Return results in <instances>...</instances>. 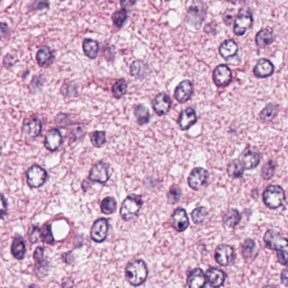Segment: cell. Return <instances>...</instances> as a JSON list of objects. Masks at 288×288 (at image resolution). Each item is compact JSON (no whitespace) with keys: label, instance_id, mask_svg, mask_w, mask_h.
Listing matches in <instances>:
<instances>
[{"label":"cell","instance_id":"cell-1","mask_svg":"<svg viewBox=\"0 0 288 288\" xmlns=\"http://www.w3.org/2000/svg\"><path fill=\"white\" fill-rule=\"evenodd\" d=\"M266 248L277 252V259L282 265H288V239L277 231L269 229L264 236Z\"/></svg>","mask_w":288,"mask_h":288},{"label":"cell","instance_id":"cell-2","mask_svg":"<svg viewBox=\"0 0 288 288\" xmlns=\"http://www.w3.org/2000/svg\"><path fill=\"white\" fill-rule=\"evenodd\" d=\"M124 273L130 285L139 287L146 282L149 270L143 259H135L128 263Z\"/></svg>","mask_w":288,"mask_h":288},{"label":"cell","instance_id":"cell-3","mask_svg":"<svg viewBox=\"0 0 288 288\" xmlns=\"http://www.w3.org/2000/svg\"><path fill=\"white\" fill-rule=\"evenodd\" d=\"M143 205V199L138 194H130L122 203L120 216L125 222H130L136 218Z\"/></svg>","mask_w":288,"mask_h":288},{"label":"cell","instance_id":"cell-4","mask_svg":"<svg viewBox=\"0 0 288 288\" xmlns=\"http://www.w3.org/2000/svg\"><path fill=\"white\" fill-rule=\"evenodd\" d=\"M263 202L271 210L283 206L286 200L285 191L280 185H269L263 192Z\"/></svg>","mask_w":288,"mask_h":288},{"label":"cell","instance_id":"cell-5","mask_svg":"<svg viewBox=\"0 0 288 288\" xmlns=\"http://www.w3.org/2000/svg\"><path fill=\"white\" fill-rule=\"evenodd\" d=\"M207 15V7L201 1H195L188 10L186 20L189 25L199 28Z\"/></svg>","mask_w":288,"mask_h":288},{"label":"cell","instance_id":"cell-6","mask_svg":"<svg viewBox=\"0 0 288 288\" xmlns=\"http://www.w3.org/2000/svg\"><path fill=\"white\" fill-rule=\"evenodd\" d=\"M253 15L249 9L246 8L240 9L239 14L234 19V34L238 37L243 36L253 25Z\"/></svg>","mask_w":288,"mask_h":288},{"label":"cell","instance_id":"cell-7","mask_svg":"<svg viewBox=\"0 0 288 288\" xmlns=\"http://www.w3.org/2000/svg\"><path fill=\"white\" fill-rule=\"evenodd\" d=\"M48 178L47 171L39 165H33L26 172L27 184L32 189L42 187L46 183Z\"/></svg>","mask_w":288,"mask_h":288},{"label":"cell","instance_id":"cell-8","mask_svg":"<svg viewBox=\"0 0 288 288\" xmlns=\"http://www.w3.org/2000/svg\"><path fill=\"white\" fill-rule=\"evenodd\" d=\"M236 258V253L233 246L222 243L216 247L215 250V259L221 266H228L234 262Z\"/></svg>","mask_w":288,"mask_h":288},{"label":"cell","instance_id":"cell-9","mask_svg":"<svg viewBox=\"0 0 288 288\" xmlns=\"http://www.w3.org/2000/svg\"><path fill=\"white\" fill-rule=\"evenodd\" d=\"M240 161L242 162L245 170H252L256 168L260 163L261 156L259 150L254 147L248 146L242 150L240 156Z\"/></svg>","mask_w":288,"mask_h":288},{"label":"cell","instance_id":"cell-10","mask_svg":"<svg viewBox=\"0 0 288 288\" xmlns=\"http://www.w3.org/2000/svg\"><path fill=\"white\" fill-rule=\"evenodd\" d=\"M209 179L208 171L203 167H195L190 173L188 178L189 186L193 191H199L206 185Z\"/></svg>","mask_w":288,"mask_h":288},{"label":"cell","instance_id":"cell-11","mask_svg":"<svg viewBox=\"0 0 288 288\" xmlns=\"http://www.w3.org/2000/svg\"><path fill=\"white\" fill-rule=\"evenodd\" d=\"M110 179L109 165L103 161L97 162L90 171L89 180L105 185Z\"/></svg>","mask_w":288,"mask_h":288},{"label":"cell","instance_id":"cell-12","mask_svg":"<svg viewBox=\"0 0 288 288\" xmlns=\"http://www.w3.org/2000/svg\"><path fill=\"white\" fill-rule=\"evenodd\" d=\"M109 231V222L106 218L96 220L91 230V238L96 242H102L107 240Z\"/></svg>","mask_w":288,"mask_h":288},{"label":"cell","instance_id":"cell-13","mask_svg":"<svg viewBox=\"0 0 288 288\" xmlns=\"http://www.w3.org/2000/svg\"><path fill=\"white\" fill-rule=\"evenodd\" d=\"M171 224L179 233H183L187 230L190 226L187 211L184 208H177L171 216Z\"/></svg>","mask_w":288,"mask_h":288},{"label":"cell","instance_id":"cell-14","mask_svg":"<svg viewBox=\"0 0 288 288\" xmlns=\"http://www.w3.org/2000/svg\"><path fill=\"white\" fill-rule=\"evenodd\" d=\"M152 107L158 116H164L169 112L172 107V100L166 93H160L153 99Z\"/></svg>","mask_w":288,"mask_h":288},{"label":"cell","instance_id":"cell-15","mask_svg":"<svg viewBox=\"0 0 288 288\" xmlns=\"http://www.w3.org/2000/svg\"><path fill=\"white\" fill-rule=\"evenodd\" d=\"M193 95V85L191 81H183L178 85L174 92V96L180 103H185Z\"/></svg>","mask_w":288,"mask_h":288},{"label":"cell","instance_id":"cell-16","mask_svg":"<svg viewBox=\"0 0 288 288\" xmlns=\"http://www.w3.org/2000/svg\"><path fill=\"white\" fill-rule=\"evenodd\" d=\"M233 78L232 70L226 64H220L214 69L213 81L217 87H226Z\"/></svg>","mask_w":288,"mask_h":288},{"label":"cell","instance_id":"cell-17","mask_svg":"<svg viewBox=\"0 0 288 288\" xmlns=\"http://www.w3.org/2000/svg\"><path fill=\"white\" fill-rule=\"evenodd\" d=\"M197 120H198V118H197L195 110L192 107H188L180 112L179 119H178V124L182 130H188L196 124Z\"/></svg>","mask_w":288,"mask_h":288},{"label":"cell","instance_id":"cell-18","mask_svg":"<svg viewBox=\"0 0 288 288\" xmlns=\"http://www.w3.org/2000/svg\"><path fill=\"white\" fill-rule=\"evenodd\" d=\"M42 130H43V124L40 119L32 118L24 123L22 132L26 139L32 140L40 136Z\"/></svg>","mask_w":288,"mask_h":288},{"label":"cell","instance_id":"cell-19","mask_svg":"<svg viewBox=\"0 0 288 288\" xmlns=\"http://www.w3.org/2000/svg\"><path fill=\"white\" fill-rule=\"evenodd\" d=\"M186 282L189 288H202L206 285L207 280L205 273L202 269L195 268L189 273Z\"/></svg>","mask_w":288,"mask_h":288},{"label":"cell","instance_id":"cell-20","mask_svg":"<svg viewBox=\"0 0 288 288\" xmlns=\"http://www.w3.org/2000/svg\"><path fill=\"white\" fill-rule=\"evenodd\" d=\"M205 277L209 285L212 288H221L224 285L227 278V275L224 271L216 267H210L206 273Z\"/></svg>","mask_w":288,"mask_h":288},{"label":"cell","instance_id":"cell-21","mask_svg":"<svg viewBox=\"0 0 288 288\" xmlns=\"http://www.w3.org/2000/svg\"><path fill=\"white\" fill-rule=\"evenodd\" d=\"M275 72V66L271 61L266 58H261L257 62L254 66L253 73L257 78H267L273 75Z\"/></svg>","mask_w":288,"mask_h":288},{"label":"cell","instance_id":"cell-22","mask_svg":"<svg viewBox=\"0 0 288 288\" xmlns=\"http://www.w3.org/2000/svg\"><path fill=\"white\" fill-rule=\"evenodd\" d=\"M63 144V136L61 135L60 131L56 129H52L47 134L45 137L44 145L47 150L50 151H55Z\"/></svg>","mask_w":288,"mask_h":288},{"label":"cell","instance_id":"cell-23","mask_svg":"<svg viewBox=\"0 0 288 288\" xmlns=\"http://www.w3.org/2000/svg\"><path fill=\"white\" fill-rule=\"evenodd\" d=\"M238 52H239V46L236 41H234V39H228L224 41L219 48L220 54L226 60L235 57Z\"/></svg>","mask_w":288,"mask_h":288},{"label":"cell","instance_id":"cell-24","mask_svg":"<svg viewBox=\"0 0 288 288\" xmlns=\"http://www.w3.org/2000/svg\"><path fill=\"white\" fill-rule=\"evenodd\" d=\"M54 55L48 47H43L37 53V61L38 65L43 68H48L52 64Z\"/></svg>","mask_w":288,"mask_h":288},{"label":"cell","instance_id":"cell-25","mask_svg":"<svg viewBox=\"0 0 288 288\" xmlns=\"http://www.w3.org/2000/svg\"><path fill=\"white\" fill-rule=\"evenodd\" d=\"M241 221V214L236 209L228 210L223 216V224L228 228H236Z\"/></svg>","mask_w":288,"mask_h":288},{"label":"cell","instance_id":"cell-26","mask_svg":"<svg viewBox=\"0 0 288 288\" xmlns=\"http://www.w3.org/2000/svg\"><path fill=\"white\" fill-rule=\"evenodd\" d=\"M274 40H275V36H274L273 32L267 28L260 30L255 37L256 45L260 48H265V47L271 45L273 43Z\"/></svg>","mask_w":288,"mask_h":288},{"label":"cell","instance_id":"cell-27","mask_svg":"<svg viewBox=\"0 0 288 288\" xmlns=\"http://www.w3.org/2000/svg\"><path fill=\"white\" fill-rule=\"evenodd\" d=\"M245 168L240 159H235L229 162L227 167L228 176L232 179H240L244 173Z\"/></svg>","mask_w":288,"mask_h":288},{"label":"cell","instance_id":"cell-28","mask_svg":"<svg viewBox=\"0 0 288 288\" xmlns=\"http://www.w3.org/2000/svg\"><path fill=\"white\" fill-rule=\"evenodd\" d=\"M26 244L23 239L20 237H15L11 245V253L13 256L18 260L22 259L26 254Z\"/></svg>","mask_w":288,"mask_h":288},{"label":"cell","instance_id":"cell-29","mask_svg":"<svg viewBox=\"0 0 288 288\" xmlns=\"http://www.w3.org/2000/svg\"><path fill=\"white\" fill-rule=\"evenodd\" d=\"M83 50L85 54L92 59L97 57L99 52V44L93 39H85L83 42Z\"/></svg>","mask_w":288,"mask_h":288},{"label":"cell","instance_id":"cell-30","mask_svg":"<svg viewBox=\"0 0 288 288\" xmlns=\"http://www.w3.org/2000/svg\"><path fill=\"white\" fill-rule=\"evenodd\" d=\"M278 111H279V108L277 105L272 103L268 104L259 113V118L263 122L269 123L277 117Z\"/></svg>","mask_w":288,"mask_h":288},{"label":"cell","instance_id":"cell-31","mask_svg":"<svg viewBox=\"0 0 288 288\" xmlns=\"http://www.w3.org/2000/svg\"><path fill=\"white\" fill-rule=\"evenodd\" d=\"M147 66L142 60H136L130 65V74L137 79H142L146 75Z\"/></svg>","mask_w":288,"mask_h":288},{"label":"cell","instance_id":"cell-32","mask_svg":"<svg viewBox=\"0 0 288 288\" xmlns=\"http://www.w3.org/2000/svg\"><path fill=\"white\" fill-rule=\"evenodd\" d=\"M135 116L140 125H144L150 121V113L144 105L140 104L135 108Z\"/></svg>","mask_w":288,"mask_h":288},{"label":"cell","instance_id":"cell-33","mask_svg":"<svg viewBox=\"0 0 288 288\" xmlns=\"http://www.w3.org/2000/svg\"><path fill=\"white\" fill-rule=\"evenodd\" d=\"M117 209V202L112 197H106L101 203V210L105 215H112Z\"/></svg>","mask_w":288,"mask_h":288},{"label":"cell","instance_id":"cell-34","mask_svg":"<svg viewBox=\"0 0 288 288\" xmlns=\"http://www.w3.org/2000/svg\"><path fill=\"white\" fill-rule=\"evenodd\" d=\"M208 215H209V211L204 206H199V207L195 208L192 211L191 217L194 224L199 225L205 222Z\"/></svg>","mask_w":288,"mask_h":288},{"label":"cell","instance_id":"cell-35","mask_svg":"<svg viewBox=\"0 0 288 288\" xmlns=\"http://www.w3.org/2000/svg\"><path fill=\"white\" fill-rule=\"evenodd\" d=\"M126 92H127V83L123 79L116 81L112 87V95L117 99L123 97L126 94Z\"/></svg>","mask_w":288,"mask_h":288},{"label":"cell","instance_id":"cell-36","mask_svg":"<svg viewBox=\"0 0 288 288\" xmlns=\"http://www.w3.org/2000/svg\"><path fill=\"white\" fill-rule=\"evenodd\" d=\"M254 249H255V242L254 240H251V239L245 240L242 244V248H241L242 257L246 260L250 259L254 254Z\"/></svg>","mask_w":288,"mask_h":288},{"label":"cell","instance_id":"cell-37","mask_svg":"<svg viewBox=\"0 0 288 288\" xmlns=\"http://www.w3.org/2000/svg\"><path fill=\"white\" fill-rule=\"evenodd\" d=\"M276 169H277V163L275 161H272V160H271L268 162H266L264 165V167H262L261 176H262L263 179H265V180H269V179H271L274 176Z\"/></svg>","mask_w":288,"mask_h":288},{"label":"cell","instance_id":"cell-38","mask_svg":"<svg viewBox=\"0 0 288 288\" xmlns=\"http://www.w3.org/2000/svg\"><path fill=\"white\" fill-rule=\"evenodd\" d=\"M112 19L113 24L118 28H121L122 26H124V22L127 20V10L124 9L117 10L113 13Z\"/></svg>","mask_w":288,"mask_h":288},{"label":"cell","instance_id":"cell-39","mask_svg":"<svg viewBox=\"0 0 288 288\" xmlns=\"http://www.w3.org/2000/svg\"><path fill=\"white\" fill-rule=\"evenodd\" d=\"M91 142L95 147H101L106 143V132L95 131L91 136Z\"/></svg>","mask_w":288,"mask_h":288},{"label":"cell","instance_id":"cell-40","mask_svg":"<svg viewBox=\"0 0 288 288\" xmlns=\"http://www.w3.org/2000/svg\"><path fill=\"white\" fill-rule=\"evenodd\" d=\"M181 190L178 185H173L167 193V200L171 204H176L181 198Z\"/></svg>","mask_w":288,"mask_h":288},{"label":"cell","instance_id":"cell-41","mask_svg":"<svg viewBox=\"0 0 288 288\" xmlns=\"http://www.w3.org/2000/svg\"><path fill=\"white\" fill-rule=\"evenodd\" d=\"M41 240L43 242L49 243V244H51L54 241V238L52 236L50 225H46L41 229Z\"/></svg>","mask_w":288,"mask_h":288},{"label":"cell","instance_id":"cell-42","mask_svg":"<svg viewBox=\"0 0 288 288\" xmlns=\"http://www.w3.org/2000/svg\"><path fill=\"white\" fill-rule=\"evenodd\" d=\"M29 240L32 242H38L41 240V228L38 227H32L29 230Z\"/></svg>","mask_w":288,"mask_h":288},{"label":"cell","instance_id":"cell-43","mask_svg":"<svg viewBox=\"0 0 288 288\" xmlns=\"http://www.w3.org/2000/svg\"><path fill=\"white\" fill-rule=\"evenodd\" d=\"M236 17V15H235V10L234 9H228L225 11L224 14H223V21L226 25H231L232 22L234 21V19Z\"/></svg>","mask_w":288,"mask_h":288},{"label":"cell","instance_id":"cell-44","mask_svg":"<svg viewBox=\"0 0 288 288\" xmlns=\"http://www.w3.org/2000/svg\"><path fill=\"white\" fill-rule=\"evenodd\" d=\"M44 252L45 248L44 247H38L34 252V259L38 265H42L44 262Z\"/></svg>","mask_w":288,"mask_h":288},{"label":"cell","instance_id":"cell-45","mask_svg":"<svg viewBox=\"0 0 288 288\" xmlns=\"http://www.w3.org/2000/svg\"><path fill=\"white\" fill-rule=\"evenodd\" d=\"M7 212V201L4 196L0 194V219L5 216Z\"/></svg>","mask_w":288,"mask_h":288},{"label":"cell","instance_id":"cell-46","mask_svg":"<svg viewBox=\"0 0 288 288\" xmlns=\"http://www.w3.org/2000/svg\"><path fill=\"white\" fill-rule=\"evenodd\" d=\"M8 25L6 23H0V42L3 39L6 35L8 34Z\"/></svg>","mask_w":288,"mask_h":288},{"label":"cell","instance_id":"cell-47","mask_svg":"<svg viewBox=\"0 0 288 288\" xmlns=\"http://www.w3.org/2000/svg\"><path fill=\"white\" fill-rule=\"evenodd\" d=\"M136 0H120V4L124 9H130V7L135 5Z\"/></svg>","mask_w":288,"mask_h":288},{"label":"cell","instance_id":"cell-48","mask_svg":"<svg viewBox=\"0 0 288 288\" xmlns=\"http://www.w3.org/2000/svg\"><path fill=\"white\" fill-rule=\"evenodd\" d=\"M281 281L285 287L288 286V270L287 269H285L281 274Z\"/></svg>","mask_w":288,"mask_h":288},{"label":"cell","instance_id":"cell-49","mask_svg":"<svg viewBox=\"0 0 288 288\" xmlns=\"http://www.w3.org/2000/svg\"><path fill=\"white\" fill-rule=\"evenodd\" d=\"M226 1H228L229 3L236 4V3H239L240 2H241V1H244V0H226Z\"/></svg>","mask_w":288,"mask_h":288},{"label":"cell","instance_id":"cell-50","mask_svg":"<svg viewBox=\"0 0 288 288\" xmlns=\"http://www.w3.org/2000/svg\"><path fill=\"white\" fill-rule=\"evenodd\" d=\"M110 2H114V0H110Z\"/></svg>","mask_w":288,"mask_h":288},{"label":"cell","instance_id":"cell-51","mask_svg":"<svg viewBox=\"0 0 288 288\" xmlns=\"http://www.w3.org/2000/svg\"><path fill=\"white\" fill-rule=\"evenodd\" d=\"M167 1H170V0H167Z\"/></svg>","mask_w":288,"mask_h":288}]
</instances>
